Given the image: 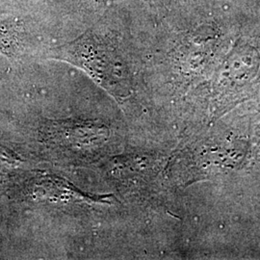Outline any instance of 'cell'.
Returning <instances> with one entry per match:
<instances>
[{
  "instance_id": "6da1fadb",
  "label": "cell",
  "mask_w": 260,
  "mask_h": 260,
  "mask_svg": "<svg viewBox=\"0 0 260 260\" xmlns=\"http://www.w3.org/2000/svg\"><path fill=\"white\" fill-rule=\"evenodd\" d=\"M55 55L85 71L115 98L121 99L127 93V75L121 56L103 38L87 33L59 47Z\"/></svg>"
}]
</instances>
